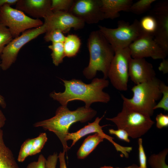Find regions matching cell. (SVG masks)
<instances>
[{
  "mask_svg": "<svg viewBox=\"0 0 168 168\" xmlns=\"http://www.w3.org/2000/svg\"><path fill=\"white\" fill-rule=\"evenodd\" d=\"M150 15L155 17L157 24L154 39L167 55L168 0L162 1L158 3L151 11Z\"/></svg>",
  "mask_w": 168,
  "mask_h": 168,
  "instance_id": "12",
  "label": "cell"
},
{
  "mask_svg": "<svg viewBox=\"0 0 168 168\" xmlns=\"http://www.w3.org/2000/svg\"><path fill=\"white\" fill-rule=\"evenodd\" d=\"M99 30L111 46L114 52L128 48L130 45L144 33L139 21L135 19L131 24L121 20L117 22V27L108 28L99 26Z\"/></svg>",
  "mask_w": 168,
  "mask_h": 168,
  "instance_id": "5",
  "label": "cell"
},
{
  "mask_svg": "<svg viewBox=\"0 0 168 168\" xmlns=\"http://www.w3.org/2000/svg\"><path fill=\"white\" fill-rule=\"evenodd\" d=\"M46 31L45 26L43 23L40 26L28 30L20 36L12 39L5 47L0 55L1 69L3 71L8 69L15 62L22 47Z\"/></svg>",
  "mask_w": 168,
  "mask_h": 168,
  "instance_id": "9",
  "label": "cell"
},
{
  "mask_svg": "<svg viewBox=\"0 0 168 168\" xmlns=\"http://www.w3.org/2000/svg\"><path fill=\"white\" fill-rule=\"evenodd\" d=\"M160 88L162 94V98L159 102L156 104L154 108V110L161 108L165 111H168V86L161 81Z\"/></svg>",
  "mask_w": 168,
  "mask_h": 168,
  "instance_id": "29",
  "label": "cell"
},
{
  "mask_svg": "<svg viewBox=\"0 0 168 168\" xmlns=\"http://www.w3.org/2000/svg\"><path fill=\"white\" fill-rule=\"evenodd\" d=\"M44 39L46 42L53 43H63L66 36L58 30H53L46 32Z\"/></svg>",
  "mask_w": 168,
  "mask_h": 168,
  "instance_id": "28",
  "label": "cell"
},
{
  "mask_svg": "<svg viewBox=\"0 0 168 168\" xmlns=\"http://www.w3.org/2000/svg\"><path fill=\"white\" fill-rule=\"evenodd\" d=\"M100 168H114L113 167L111 166H105L101 167Z\"/></svg>",
  "mask_w": 168,
  "mask_h": 168,
  "instance_id": "42",
  "label": "cell"
},
{
  "mask_svg": "<svg viewBox=\"0 0 168 168\" xmlns=\"http://www.w3.org/2000/svg\"><path fill=\"white\" fill-rule=\"evenodd\" d=\"M133 58L151 57L153 59H164L167 54L155 41L152 35L144 33L128 47Z\"/></svg>",
  "mask_w": 168,
  "mask_h": 168,
  "instance_id": "10",
  "label": "cell"
},
{
  "mask_svg": "<svg viewBox=\"0 0 168 168\" xmlns=\"http://www.w3.org/2000/svg\"><path fill=\"white\" fill-rule=\"evenodd\" d=\"M74 0H51V9L54 12L61 11L69 12Z\"/></svg>",
  "mask_w": 168,
  "mask_h": 168,
  "instance_id": "25",
  "label": "cell"
},
{
  "mask_svg": "<svg viewBox=\"0 0 168 168\" xmlns=\"http://www.w3.org/2000/svg\"><path fill=\"white\" fill-rule=\"evenodd\" d=\"M109 133L111 134L115 135L119 139L126 142L129 143L130 141L128 138L129 135L128 133L124 130L118 129L117 130L110 129L109 130Z\"/></svg>",
  "mask_w": 168,
  "mask_h": 168,
  "instance_id": "33",
  "label": "cell"
},
{
  "mask_svg": "<svg viewBox=\"0 0 168 168\" xmlns=\"http://www.w3.org/2000/svg\"><path fill=\"white\" fill-rule=\"evenodd\" d=\"M16 8L36 19H44L53 13L51 9V0H18Z\"/></svg>",
  "mask_w": 168,
  "mask_h": 168,
  "instance_id": "16",
  "label": "cell"
},
{
  "mask_svg": "<svg viewBox=\"0 0 168 168\" xmlns=\"http://www.w3.org/2000/svg\"><path fill=\"white\" fill-rule=\"evenodd\" d=\"M161 81L156 77L145 82L134 85L131 88L132 98H128L122 94L123 105L128 108L151 117L153 114L156 101L162 94L160 88Z\"/></svg>",
  "mask_w": 168,
  "mask_h": 168,
  "instance_id": "4",
  "label": "cell"
},
{
  "mask_svg": "<svg viewBox=\"0 0 168 168\" xmlns=\"http://www.w3.org/2000/svg\"><path fill=\"white\" fill-rule=\"evenodd\" d=\"M58 159V156L56 153L50 155L46 159V168H56Z\"/></svg>",
  "mask_w": 168,
  "mask_h": 168,
  "instance_id": "35",
  "label": "cell"
},
{
  "mask_svg": "<svg viewBox=\"0 0 168 168\" xmlns=\"http://www.w3.org/2000/svg\"><path fill=\"white\" fill-rule=\"evenodd\" d=\"M156 0H140L133 3L130 7L129 12L140 15L148 10L151 5Z\"/></svg>",
  "mask_w": 168,
  "mask_h": 168,
  "instance_id": "24",
  "label": "cell"
},
{
  "mask_svg": "<svg viewBox=\"0 0 168 168\" xmlns=\"http://www.w3.org/2000/svg\"><path fill=\"white\" fill-rule=\"evenodd\" d=\"M106 119L114 123L118 129L125 131L133 138H140L154 123L151 117L130 109L123 105L121 111L116 116Z\"/></svg>",
  "mask_w": 168,
  "mask_h": 168,
  "instance_id": "6",
  "label": "cell"
},
{
  "mask_svg": "<svg viewBox=\"0 0 168 168\" xmlns=\"http://www.w3.org/2000/svg\"><path fill=\"white\" fill-rule=\"evenodd\" d=\"M34 140V138L27 139L22 144L17 158L18 162H23L29 156Z\"/></svg>",
  "mask_w": 168,
  "mask_h": 168,
  "instance_id": "27",
  "label": "cell"
},
{
  "mask_svg": "<svg viewBox=\"0 0 168 168\" xmlns=\"http://www.w3.org/2000/svg\"><path fill=\"white\" fill-rule=\"evenodd\" d=\"M127 168H140L138 166L135 164H133L132 165L127 167Z\"/></svg>",
  "mask_w": 168,
  "mask_h": 168,
  "instance_id": "41",
  "label": "cell"
},
{
  "mask_svg": "<svg viewBox=\"0 0 168 168\" xmlns=\"http://www.w3.org/2000/svg\"><path fill=\"white\" fill-rule=\"evenodd\" d=\"M47 140V134L45 133H40L37 137L34 138L29 156H33L40 153Z\"/></svg>",
  "mask_w": 168,
  "mask_h": 168,
  "instance_id": "26",
  "label": "cell"
},
{
  "mask_svg": "<svg viewBox=\"0 0 168 168\" xmlns=\"http://www.w3.org/2000/svg\"><path fill=\"white\" fill-rule=\"evenodd\" d=\"M61 80L65 87L64 91L56 92L53 91L49 96L62 105H67L69 102L77 100L83 101L85 106L89 108L93 103H107L110 100L109 95L103 91L109 84V81L104 78H94L90 84L74 79Z\"/></svg>",
  "mask_w": 168,
  "mask_h": 168,
  "instance_id": "1",
  "label": "cell"
},
{
  "mask_svg": "<svg viewBox=\"0 0 168 168\" xmlns=\"http://www.w3.org/2000/svg\"><path fill=\"white\" fill-rule=\"evenodd\" d=\"M52 51L51 55L53 64L58 66L62 63L65 57L63 43H53L48 46Z\"/></svg>",
  "mask_w": 168,
  "mask_h": 168,
  "instance_id": "21",
  "label": "cell"
},
{
  "mask_svg": "<svg viewBox=\"0 0 168 168\" xmlns=\"http://www.w3.org/2000/svg\"><path fill=\"white\" fill-rule=\"evenodd\" d=\"M168 152V149L166 148L157 154H153L149 158L148 163L152 168H168L165 161Z\"/></svg>",
  "mask_w": 168,
  "mask_h": 168,
  "instance_id": "23",
  "label": "cell"
},
{
  "mask_svg": "<svg viewBox=\"0 0 168 168\" xmlns=\"http://www.w3.org/2000/svg\"><path fill=\"white\" fill-rule=\"evenodd\" d=\"M0 105L3 108L6 107V103L4 97L0 94Z\"/></svg>",
  "mask_w": 168,
  "mask_h": 168,
  "instance_id": "40",
  "label": "cell"
},
{
  "mask_svg": "<svg viewBox=\"0 0 168 168\" xmlns=\"http://www.w3.org/2000/svg\"><path fill=\"white\" fill-rule=\"evenodd\" d=\"M0 22L8 29L14 38L28 30L38 27L43 24L40 19L31 18L8 4L0 8Z\"/></svg>",
  "mask_w": 168,
  "mask_h": 168,
  "instance_id": "7",
  "label": "cell"
},
{
  "mask_svg": "<svg viewBox=\"0 0 168 168\" xmlns=\"http://www.w3.org/2000/svg\"><path fill=\"white\" fill-rule=\"evenodd\" d=\"M12 38L8 29L0 22V55L5 47Z\"/></svg>",
  "mask_w": 168,
  "mask_h": 168,
  "instance_id": "30",
  "label": "cell"
},
{
  "mask_svg": "<svg viewBox=\"0 0 168 168\" xmlns=\"http://www.w3.org/2000/svg\"><path fill=\"white\" fill-rule=\"evenodd\" d=\"M128 75L136 85L150 81L156 77L152 64L145 58H133L130 60Z\"/></svg>",
  "mask_w": 168,
  "mask_h": 168,
  "instance_id": "15",
  "label": "cell"
},
{
  "mask_svg": "<svg viewBox=\"0 0 168 168\" xmlns=\"http://www.w3.org/2000/svg\"><path fill=\"white\" fill-rule=\"evenodd\" d=\"M131 58L128 47L115 51L108 77L113 86L119 91H125L128 89L129 63Z\"/></svg>",
  "mask_w": 168,
  "mask_h": 168,
  "instance_id": "8",
  "label": "cell"
},
{
  "mask_svg": "<svg viewBox=\"0 0 168 168\" xmlns=\"http://www.w3.org/2000/svg\"><path fill=\"white\" fill-rule=\"evenodd\" d=\"M6 119V117L2 111L0 110V129L4 125Z\"/></svg>",
  "mask_w": 168,
  "mask_h": 168,
  "instance_id": "39",
  "label": "cell"
},
{
  "mask_svg": "<svg viewBox=\"0 0 168 168\" xmlns=\"http://www.w3.org/2000/svg\"><path fill=\"white\" fill-rule=\"evenodd\" d=\"M65 57L68 58L76 56L78 52L81 44V40L76 35H68L63 43Z\"/></svg>",
  "mask_w": 168,
  "mask_h": 168,
  "instance_id": "20",
  "label": "cell"
},
{
  "mask_svg": "<svg viewBox=\"0 0 168 168\" xmlns=\"http://www.w3.org/2000/svg\"><path fill=\"white\" fill-rule=\"evenodd\" d=\"M18 0H0V8L5 5L8 4L10 6L16 5Z\"/></svg>",
  "mask_w": 168,
  "mask_h": 168,
  "instance_id": "38",
  "label": "cell"
},
{
  "mask_svg": "<svg viewBox=\"0 0 168 168\" xmlns=\"http://www.w3.org/2000/svg\"><path fill=\"white\" fill-rule=\"evenodd\" d=\"M90 54L88 65L83 72L87 79H92L97 71L102 72L104 78L108 77V73L115 52L111 45L99 30L92 31L87 41Z\"/></svg>",
  "mask_w": 168,
  "mask_h": 168,
  "instance_id": "3",
  "label": "cell"
},
{
  "mask_svg": "<svg viewBox=\"0 0 168 168\" xmlns=\"http://www.w3.org/2000/svg\"><path fill=\"white\" fill-rule=\"evenodd\" d=\"M97 111L90 107L85 106L71 111L67 105H61L57 109L55 115L51 118L36 122L33 126L41 127L44 129L53 132L60 141L65 152L70 149L66 137L69 133V129L73 123L77 122L85 123L91 119Z\"/></svg>",
  "mask_w": 168,
  "mask_h": 168,
  "instance_id": "2",
  "label": "cell"
},
{
  "mask_svg": "<svg viewBox=\"0 0 168 168\" xmlns=\"http://www.w3.org/2000/svg\"><path fill=\"white\" fill-rule=\"evenodd\" d=\"M156 127L160 129L168 126V115L160 113L156 118Z\"/></svg>",
  "mask_w": 168,
  "mask_h": 168,
  "instance_id": "32",
  "label": "cell"
},
{
  "mask_svg": "<svg viewBox=\"0 0 168 168\" xmlns=\"http://www.w3.org/2000/svg\"><path fill=\"white\" fill-rule=\"evenodd\" d=\"M104 138L99 133H96L88 136L84 141L77 152L78 159H82L86 158L101 142Z\"/></svg>",
  "mask_w": 168,
  "mask_h": 168,
  "instance_id": "19",
  "label": "cell"
},
{
  "mask_svg": "<svg viewBox=\"0 0 168 168\" xmlns=\"http://www.w3.org/2000/svg\"><path fill=\"white\" fill-rule=\"evenodd\" d=\"M159 70L164 73H166L168 72V60L165 58L163 59L158 68Z\"/></svg>",
  "mask_w": 168,
  "mask_h": 168,
  "instance_id": "36",
  "label": "cell"
},
{
  "mask_svg": "<svg viewBox=\"0 0 168 168\" xmlns=\"http://www.w3.org/2000/svg\"><path fill=\"white\" fill-rule=\"evenodd\" d=\"M104 116V115L100 118L97 117L93 122L91 123H88V125L75 132L69 133L65 139L67 141L69 140L72 141L70 148L74 145L78 140L84 136L91 133H97L101 135L104 138L107 139L111 143L117 151L120 152L122 154V155H126L129 150V147L122 146L117 144L113 140L114 139L113 138L106 134L103 132L102 128L108 125L101 126L100 125L99 123Z\"/></svg>",
  "mask_w": 168,
  "mask_h": 168,
  "instance_id": "14",
  "label": "cell"
},
{
  "mask_svg": "<svg viewBox=\"0 0 168 168\" xmlns=\"http://www.w3.org/2000/svg\"><path fill=\"white\" fill-rule=\"evenodd\" d=\"M0 69H1V63H0Z\"/></svg>",
  "mask_w": 168,
  "mask_h": 168,
  "instance_id": "43",
  "label": "cell"
},
{
  "mask_svg": "<svg viewBox=\"0 0 168 168\" xmlns=\"http://www.w3.org/2000/svg\"><path fill=\"white\" fill-rule=\"evenodd\" d=\"M138 155L140 168H147V157L142 144V140L139 138L138 140Z\"/></svg>",
  "mask_w": 168,
  "mask_h": 168,
  "instance_id": "31",
  "label": "cell"
},
{
  "mask_svg": "<svg viewBox=\"0 0 168 168\" xmlns=\"http://www.w3.org/2000/svg\"><path fill=\"white\" fill-rule=\"evenodd\" d=\"M69 12L88 24L104 19L100 0H74Z\"/></svg>",
  "mask_w": 168,
  "mask_h": 168,
  "instance_id": "11",
  "label": "cell"
},
{
  "mask_svg": "<svg viewBox=\"0 0 168 168\" xmlns=\"http://www.w3.org/2000/svg\"><path fill=\"white\" fill-rule=\"evenodd\" d=\"M139 22L143 33L153 36L157 27L155 17L151 15L145 16L142 18Z\"/></svg>",
  "mask_w": 168,
  "mask_h": 168,
  "instance_id": "22",
  "label": "cell"
},
{
  "mask_svg": "<svg viewBox=\"0 0 168 168\" xmlns=\"http://www.w3.org/2000/svg\"><path fill=\"white\" fill-rule=\"evenodd\" d=\"M125 168H127V167Z\"/></svg>",
  "mask_w": 168,
  "mask_h": 168,
  "instance_id": "44",
  "label": "cell"
},
{
  "mask_svg": "<svg viewBox=\"0 0 168 168\" xmlns=\"http://www.w3.org/2000/svg\"><path fill=\"white\" fill-rule=\"evenodd\" d=\"M104 19H113L120 16L121 11L129 12L132 0H100Z\"/></svg>",
  "mask_w": 168,
  "mask_h": 168,
  "instance_id": "17",
  "label": "cell"
},
{
  "mask_svg": "<svg viewBox=\"0 0 168 168\" xmlns=\"http://www.w3.org/2000/svg\"><path fill=\"white\" fill-rule=\"evenodd\" d=\"M65 153L63 151V152H60L58 155L60 162L59 168H67L65 159Z\"/></svg>",
  "mask_w": 168,
  "mask_h": 168,
  "instance_id": "37",
  "label": "cell"
},
{
  "mask_svg": "<svg viewBox=\"0 0 168 168\" xmlns=\"http://www.w3.org/2000/svg\"><path fill=\"white\" fill-rule=\"evenodd\" d=\"M46 159L44 156L40 154L36 161H34L29 163L26 168H46Z\"/></svg>",
  "mask_w": 168,
  "mask_h": 168,
  "instance_id": "34",
  "label": "cell"
},
{
  "mask_svg": "<svg viewBox=\"0 0 168 168\" xmlns=\"http://www.w3.org/2000/svg\"><path fill=\"white\" fill-rule=\"evenodd\" d=\"M0 168H20L12 151L5 143L1 129H0Z\"/></svg>",
  "mask_w": 168,
  "mask_h": 168,
  "instance_id": "18",
  "label": "cell"
},
{
  "mask_svg": "<svg viewBox=\"0 0 168 168\" xmlns=\"http://www.w3.org/2000/svg\"><path fill=\"white\" fill-rule=\"evenodd\" d=\"M44 19L46 32L58 30L65 33L68 32L71 28L75 30L82 29L85 24L83 21L68 12H55Z\"/></svg>",
  "mask_w": 168,
  "mask_h": 168,
  "instance_id": "13",
  "label": "cell"
}]
</instances>
